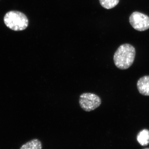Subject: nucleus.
Instances as JSON below:
<instances>
[{"label":"nucleus","instance_id":"obj_2","mask_svg":"<svg viewBox=\"0 0 149 149\" xmlns=\"http://www.w3.org/2000/svg\"><path fill=\"white\" fill-rule=\"evenodd\" d=\"M4 22L7 27L15 31L24 30L29 24L27 16L17 11H10L8 12L4 17Z\"/></svg>","mask_w":149,"mask_h":149},{"label":"nucleus","instance_id":"obj_8","mask_svg":"<svg viewBox=\"0 0 149 149\" xmlns=\"http://www.w3.org/2000/svg\"><path fill=\"white\" fill-rule=\"evenodd\" d=\"M101 5L107 9L113 8L118 4L119 0H99Z\"/></svg>","mask_w":149,"mask_h":149},{"label":"nucleus","instance_id":"obj_1","mask_svg":"<svg viewBox=\"0 0 149 149\" xmlns=\"http://www.w3.org/2000/svg\"><path fill=\"white\" fill-rule=\"evenodd\" d=\"M136 54V49L133 46L129 44L121 45L113 56L114 64L119 69H128L133 64Z\"/></svg>","mask_w":149,"mask_h":149},{"label":"nucleus","instance_id":"obj_9","mask_svg":"<svg viewBox=\"0 0 149 149\" xmlns=\"http://www.w3.org/2000/svg\"><path fill=\"white\" fill-rule=\"evenodd\" d=\"M144 149H149V148H145Z\"/></svg>","mask_w":149,"mask_h":149},{"label":"nucleus","instance_id":"obj_5","mask_svg":"<svg viewBox=\"0 0 149 149\" xmlns=\"http://www.w3.org/2000/svg\"><path fill=\"white\" fill-rule=\"evenodd\" d=\"M137 86L139 93L143 95L149 96V76L141 77L137 82Z\"/></svg>","mask_w":149,"mask_h":149},{"label":"nucleus","instance_id":"obj_6","mask_svg":"<svg viewBox=\"0 0 149 149\" xmlns=\"http://www.w3.org/2000/svg\"><path fill=\"white\" fill-rule=\"evenodd\" d=\"M137 141L142 146L149 145V130L147 129L141 130L137 135Z\"/></svg>","mask_w":149,"mask_h":149},{"label":"nucleus","instance_id":"obj_3","mask_svg":"<svg viewBox=\"0 0 149 149\" xmlns=\"http://www.w3.org/2000/svg\"><path fill=\"white\" fill-rule=\"evenodd\" d=\"M79 104L81 108L85 111L90 112L99 107L102 104L100 97L92 93H84L79 98Z\"/></svg>","mask_w":149,"mask_h":149},{"label":"nucleus","instance_id":"obj_7","mask_svg":"<svg viewBox=\"0 0 149 149\" xmlns=\"http://www.w3.org/2000/svg\"><path fill=\"white\" fill-rule=\"evenodd\" d=\"M42 145L38 139H34L28 141L20 147L19 149H42Z\"/></svg>","mask_w":149,"mask_h":149},{"label":"nucleus","instance_id":"obj_4","mask_svg":"<svg viewBox=\"0 0 149 149\" xmlns=\"http://www.w3.org/2000/svg\"><path fill=\"white\" fill-rule=\"evenodd\" d=\"M132 27L137 31L142 32L149 29V17L139 12L135 11L129 17Z\"/></svg>","mask_w":149,"mask_h":149}]
</instances>
